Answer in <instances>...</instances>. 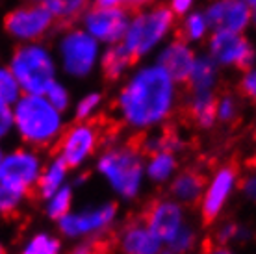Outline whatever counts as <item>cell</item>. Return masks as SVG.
<instances>
[{
    "label": "cell",
    "mask_w": 256,
    "mask_h": 254,
    "mask_svg": "<svg viewBox=\"0 0 256 254\" xmlns=\"http://www.w3.org/2000/svg\"><path fill=\"white\" fill-rule=\"evenodd\" d=\"M193 242H195V234H193L188 226H182V228L176 232V236L169 242V247L173 248L174 252L182 254L193 247Z\"/></svg>",
    "instance_id": "cell-33"
},
{
    "label": "cell",
    "mask_w": 256,
    "mask_h": 254,
    "mask_svg": "<svg viewBox=\"0 0 256 254\" xmlns=\"http://www.w3.org/2000/svg\"><path fill=\"white\" fill-rule=\"evenodd\" d=\"M122 124L148 128L160 124L174 108V82L160 65L138 70L121 89L116 100Z\"/></svg>",
    "instance_id": "cell-1"
},
{
    "label": "cell",
    "mask_w": 256,
    "mask_h": 254,
    "mask_svg": "<svg viewBox=\"0 0 256 254\" xmlns=\"http://www.w3.org/2000/svg\"><path fill=\"white\" fill-rule=\"evenodd\" d=\"M121 248L124 254H160V240L141 219L128 221L121 230Z\"/></svg>",
    "instance_id": "cell-18"
},
{
    "label": "cell",
    "mask_w": 256,
    "mask_h": 254,
    "mask_svg": "<svg viewBox=\"0 0 256 254\" xmlns=\"http://www.w3.org/2000/svg\"><path fill=\"white\" fill-rule=\"evenodd\" d=\"M67 169H69V167H67V164H65L62 158L52 160L45 169H41L38 186H36V193H38L41 198L52 197V195L62 188V184H64Z\"/></svg>",
    "instance_id": "cell-22"
},
{
    "label": "cell",
    "mask_w": 256,
    "mask_h": 254,
    "mask_svg": "<svg viewBox=\"0 0 256 254\" xmlns=\"http://www.w3.org/2000/svg\"><path fill=\"white\" fill-rule=\"evenodd\" d=\"M250 19L252 12L245 0H216L206 10V20L216 30L244 32Z\"/></svg>",
    "instance_id": "cell-14"
},
{
    "label": "cell",
    "mask_w": 256,
    "mask_h": 254,
    "mask_svg": "<svg viewBox=\"0 0 256 254\" xmlns=\"http://www.w3.org/2000/svg\"><path fill=\"white\" fill-rule=\"evenodd\" d=\"M10 69L17 78L22 93L28 95H45L48 86L56 80V65L52 54L38 43L15 46L10 58Z\"/></svg>",
    "instance_id": "cell-4"
},
{
    "label": "cell",
    "mask_w": 256,
    "mask_h": 254,
    "mask_svg": "<svg viewBox=\"0 0 256 254\" xmlns=\"http://www.w3.org/2000/svg\"><path fill=\"white\" fill-rule=\"evenodd\" d=\"M141 221L160 242L169 243L184 226V214L174 200H152L141 212Z\"/></svg>",
    "instance_id": "cell-11"
},
{
    "label": "cell",
    "mask_w": 256,
    "mask_h": 254,
    "mask_svg": "<svg viewBox=\"0 0 256 254\" xmlns=\"http://www.w3.org/2000/svg\"><path fill=\"white\" fill-rule=\"evenodd\" d=\"M254 138H256V132H254Z\"/></svg>",
    "instance_id": "cell-47"
},
{
    "label": "cell",
    "mask_w": 256,
    "mask_h": 254,
    "mask_svg": "<svg viewBox=\"0 0 256 254\" xmlns=\"http://www.w3.org/2000/svg\"><path fill=\"white\" fill-rule=\"evenodd\" d=\"M117 214L116 204H104L95 210H86L80 214H67L60 219V230L69 238L102 232Z\"/></svg>",
    "instance_id": "cell-15"
},
{
    "label": "cell",
    "mask_w": 256,
    "mask_h": 254,
    "mask_svg": "<svg viewBox=\"0 0 256 254\" xmlns=\"http://www.w3.org/2000/svg\"><path fill=\"white\" fill-rule=\"evenodd\" d=\"M48 200V206H46V214L50 219H62L64 216L69 214V208H70V200H72V193H70L69 188H60L52 197L46 198Z\"/></svg>",
    "instance_id": "cell-27"
},
{
    "label": "cell",
    "mask_w": 256,
    "mask_h": 254,
    "mask_svg": "<svg viewBox=\"0 0 256 254\" xmlns=\"http://www.w3.org/2000/svg\"><path fill=\"white\" fill-rule=\"evenodd\" d=\"M192 4H193V0H171V10H173V13L174 15H184V13L192 8Z\"/></svg>",
    "instance_id": "cell-38"
},
{
    "label": "cell",
    "mask_w": 256,
    "mask_h": 254,
    "mask_svg": "<svg viewBox=\"0 0 256 254\" xmlns=\"http://www.w3.org/2000/svg\"><path fill=\"white\" fill-rule=\"evenodd\" d=\"M20 254H60V242L46 234H38L22 247Z\"/></svg>",
    "instance_id": "cell-29"
},
{
    "label": "cell",
    "mask_w": 256,
    "mask_h": 254,
    "mask_svg": "<svg viewBox=\"0 0 256 254\" xmlns=\"http://www.w3.org/2000/svg\"><path fill=\"white\" fill-rule=\"evenodd\" d=\"M143 154L130 143L108 148L98 160V171L102 172L112 188L124 198L138 195L143 180Z\"/></svg>",
    "instance_id": "cell-5"
},
{
    "label": "cell",
    "mask_w": 256,
    "mask_h": 254,
    "mask_svg": "<svg viewBox=\"0 0 256 254\" xmlns=\"http://www.w3.org/2000/svg\"><path fill=\"white\" fill-rule=\"evenodd\" d=\"M136 62L132 60V56L126 52L124 46H110L108 50L104 52L102 56V76L104 80H108V82H116L119 78L124 74V70L128 67H132Z\"/></svg>",
    "instance_id": "cell-23"
},
{
    "label": "cell",
    "mask_w": 256,
    "mask_h": 254,
    "mask_svg": "<svg viewBox=\"0 0 256 254\" xmlns=\"http://www.w3.org/2000/svg\"><path fill=\"white\" fill-rule=\"evenodd\" d=\"M254 22H256V15H254Z\"/></svg>",
    "instance_id": "cell-46"
},
{
    "label": "cell",
    "mask_w": 256,
    "mask_h": 254,
    "mask_svg": "<svg viewBox=\"0 0 256 254\" xmlns=\"http://www.w3.org/2000/svg\"><path fill=\"white\" fill-rule=\"evenodd\" d=\"M206 30H208V20H206L204 13H192L176 30V39L186 41V43L198 41V39H202Z\"/></svg>",
    "instance_id": "cell-24"
},
{
    "label": "cell",
    "mask_w": 256,
    "mask_h": 254,
    "mask_svg": "<svg viewBox=\"0 0 256 254\" xmlns=\"http://www.w3.org/2000/svg\"><path fill=\"white\" fill-rule=\"evenodd\" d=\"M173 10L167 6H156L150 12L136 15V19L128 24L124 43H122V46L126 48L134 62L152 50L166 38L173 26Z\"/></svg>",
    "instance_id": "cell-6"
},
{
    "label": "cell",
    "mask_w": 256,
    "mask_h": 254,
    "mask_svg": "<svg viewBox=\"0 0 256 254\" xmlns=\"http://www.w3.org/2000/svg\"><path fill=\"white\" fill-rule=\"evenodd\" d=\"M152 0H95V6L100 8H122L128 13H138L143 6Z\"/></svg>",
    "instance_id": "cell-34"
},
{
    "label": "cell",
    "mask_w": 256,
    "mask_h": 254,
    "mask_svg": "<svg viewBox=\"0 0 256 254\" xmlns=\"http://www.w3.org/2000/svg\"><path fill=\"white\" fill-rule=\"evenodd\" d=\"M174 169H176V160H174L173 152H158L150 156L147 172L154 182H166L167 178L173 174Z\"/></svg>",
    "instance_id": "cell-25"
},
{
    "label": "cell",
    "mask_w": 256,
    "mask_h": 254,
    "mask_svg": "<svg viewBox=\"0 0 256 254\" xmlns=\"http://www.w3.org/2000/svg\"><path fill=\"white\" fill-rule=\"evenodd\" d=\"M238 117V104L234 100V96L230 95H221L218 104V119L223 122H232L236 121Z\"/></svg>",
    "instance_id": "cell-32"
},
{
    "label": "cell",
    "mask_w": 256,
    "mask_h": 254,
    "mask_svg": "<svg viewBox=\"0 0 256 254\" xmlns=\"http://www.w3.org/2000/svg\"><path fill=\"white\" fill-rule=\"evenodd\" d=\"M32 2H38V4H45L46 0H32Z\"/></svg>",
    "instance_id": "cell-45"
},
{
    "label": "cell",
    "mask_w": 256,
    "mask_h": 254,
    "mask_svg": "<svg viewBox=\"0 0 256 254\" xmlns=\"http://www.w3.org/2000/svg\"><path fill=\"white\" fill-rule=\"evenodd\" d=\"M13 132V106L0 100V143Z\"/></svg>",
    "instance_id": "cell-35"
},
{
    "label": "cell",
    "mask_w": 256,
    "mask_h": 254,
    "mask_svg": "<svg viewBox=\"0 0 256 254\" xmlns=\"http://www.w3.org/2000/svg\"><path fill=\"white\" fill-rule=\"evenodd\" d=\"M98 41L90 32L69 28L60 41L62 67L69 76H88L96 64Z\"/></svg>",
    "instance_id": "cell-9"
},
{
    "label": "cell",
    "mask_w": 256,
    "mask_h": 254,
    "mask_svg": "<svg viewBox=\"0 0 256 254\" xmlns=\"http://www.w3.org/2000/svg\"><path fill=\"white\" fill-rule=\"evenodd\" d=\"M52 24H54V17L48 12V8L38 2L13 8L4 15V20H2L4 32L10 38L22 43H34L41 39L48 34Z\"/></svg>",
    "instance_id": "cell-8"
},
{
    "label": "cell",
    "mask_w": 256,
    "mask_h": 254,
    "mask_svg": "<svg viewBox=\"0 0 256 254\" xmlns=\"http://www.w3.org/2000/svg\"><path fill=\"white\" fill-rule=\"evenodd\" d=\"M116 245H117V236L110 234L82 243L80 247H76L70 254H112Z\"/></svg>",
    "instance_id": "cell-28"
},
{
    "label": "cell",
    "mask_w": 256,
    "mask_h": 254,
    "mask_svg": "<svg viewBox=\"0 0 256 254\" xmlns=\"http://www.w3.org/2000/svg\"><path fill=\"white\" fill-rule=\"evenodd\" d=\"M20 95H22V89H20L12 69L10 67H0V100L13 106L20 98Z\"/></svg>",
    "instance_id": "cell-26"
},
{
    "label": "cell",
    "mask_w": 256,
    "mask_h": 254,
    "mask_svg": "<svg viewBox=\"0 0 256 254\" xmlns=\"http://www.w3.org/2000/svg\"><path fill=\"white\" fill-rule=\"evenodd\" d=\"M240 95L245 96L247 100L250 102H256V69H249L245 72V76L242 78V82H240Z\"/></svg>",
    "instance_id": "cell-37"
},
{
    "label": "cell",
    "mask_w": 256,
    "mask_h": 254,
    "mask_svg": "<svg viewBox=\"0 0 256 254\" xmlns=\"http://www.w3.org/2000/svg\"><path fill=\"white\" fill-rule=\"evenodd\" d=\"M162 254H178V252H174L173 248H167V250H164Z\"/></svg>",
    "instance_id": "cell-44"
},
{
    "label": "cell",
    "mask_w": 256,
    "mask_h": 254,
    "mask_svg": "<svg viewBox=\"0 0 256 254\" xmlns=\"http://www.w3.org/2000/svg\"><path fill=\"white\" fill-rule=\"evenodd\" d=\"M204 254H232V252L224 247H206Z\"/></svg>",
    "instance_id": "cell-40"
},
{
    "label": "cell",
    "mask_w": 256,
    "mask_h": 254,
    "mask_svg": "<svg viewBox=\"0 0 256 254\" xmlns=\"http://www.w3.org/2000/svg\"><path fill=\"white\" fill-rule=\"evenodd\" d=\"M206 190V176L198 171H184L173 180L171 184V195L176 198V202L195 206L202 200Z\"/></svg>",
    "instance_id": "cell-19"
},
{
    "label": "cell",
    "mask_w": 256,
    "mask_h": 254,
    "mask_svg": "<svg viewBox=\"0 0 256 254\" xmlns=\"http://www.w3.org/2000/svg\"><path fill=\"white\" fill-rule=\"evenodd\" d=\"M98 104H100V95H98V93H90V95H86L82 100L78 102L76 119H80V121L88 119V117H90V115L96 110Z\"/></svg>",
    "instance_id": "cell-36"
},
{
    "label": "cell",
    "mask_w": 256,
    "mask_h": 254,
    "mask_svg": "<svg viewBox=\"0 0 256 254\" xmlns=\"http://www.w3.org/2000/svg\"><path fill=\"white\" fill-rule=\"evenodd\" d=\"M238 180V167L236 166H224L221 167L216 176L208 186V190L202 195L200 200V216L204 224H212L218 219L219 212L223 210L226 198L230 197L232 190Z\"/></svg>",
    "instance_id": "cell-13"
},
{
    "label": "cell",
    "mask_w": 256,
    "mask_h": 254,
    "mask_svg": "<svg viewBox=\"0 0 256 254\" xmlns=\"http://www.w3.org/2000/svg\"><path fill=\"white\" fill-rule=\"evenodd\" d=\"M45 96L50 100L52 106L56 110H60V112L67 110V106H69V91L62 84L56 82V80L48 86V89L45 91Z\"/></svg>",
    "instance_id": "cell-31"
},
{
    "label": "cell",
    "mask_w": 256,
    "mask_h": 254,
    "mask_svg": "<svg viewBox=\"0 0 256 254\" xmlns=\"http://www.w3.org/2000/svg\"><path fill=\"white\" fill-rule=\"evenodd\" d=\"M22 200H24L22 195L15 193V191L6 188L4 184H0V217L2 219L15 216L19 212Z\"/></svg>",
    "instance_id": "cell-30"
},
{
    "label": "cell",
    "mask_w": 256,
    "mask_h": 254,
    "mask_svg": "<svg viewBox=\"0 0 256 254\" xmlns=\"http://www.w3.org/2000/svg\"><path fill=\"white\" fill-rule=\"evenodd\" d=\"M0 254H8L6 247H4V243H2V242H0Z\"/></svg>",
    "instance_id": "cell-42"
},
{
    "label": "cell",
    "mask_w": 256,
    "mask_h": 254,
    "mask_svg": "<svg viewBox=\"0 0 256 254\" xmlns=\"http://www.w3.org/2000/svg\"><path fill=\"white\" fill-rule=\"evenodd\" d=\"M41 160L32 148L19 146L2 154L0 160V184L22 197L34 195L41 174Z\"/></svg>",
    "instance_id": "cell-7"
},
{
    "label": "cell",
    "mask_w": 256,
    "mask_h": 254,
    "mask_svg": "<svg viewBox=\"0 0 256 254\" xmlns=\"http://www.w3.org/2000/svg\"><path fill=\"white\" fill-rule=\"evenodd\" d=\"M216 82H218V67H216V62L212 58L200 56L195 60L192 76H190V80H188V84L184 88H186V93L210 91V89H214Z\"/></svg>",
    "instance_id": "cell-21"
},
{
    "label": "cell",
    "mask_w": 256,
    "mask_h": 254,
    "mask_svg": "<svg viewBox=\"0 0 256 254\" xmlns=\"http://www.w3.org/2000/svg\"><path fill=\"white\" fill-rule=\"evenodd\" d=\"M219 95L214 91H195L188 93V100L180 110L184 119L198 128H210L218 119Z\"/></svg>",
    "instance_id": "cell-17"
},
{
    "label": "cell",
    "mask_w": 256,
    "mask_h": 254,
    "mask_svg": "<svg viewBox=\"0 0 256 254\" xmlns=\"http://www.w3.org/2000/svg\"><path fill=\"white\" fill-rule=\"evenodd\" d=\"M195 52L188 46L186 41L174 39L171 44H167L166 48L158 56V65L166 70L169 76L173 78V82L186 86L190 76H192L193 65H195Z\"/></svg>",
    "instance_id": "cell-16"
},
{
    "label": "cell",
    "mask_w": 256,
    "mask_h": 254,
    "mask_svg": "<svg viewBox=\"0 0 256 254\" xmlns=\"http://www.w3.org/2000/svg\"><path fill=\"white\" fill-rule=\"evenodd\" d=\"M13 130L32 148L54 145L62 134V112L45 95H20L13 104Z\"/></svg>",
    "instance_id": "cell-2"
},
{
    "label": "cell",
    "mask_w": 256,
    "mask_h": 254,
    "mask_svg": "<svg viewBox=\"0 0 256 254\" xmlns=\"http://www.w3.org/2000/svg\"><path fill=\"white\" fill-rule=\"evenodd\" d=\"M244 191L245 195L252 200H256V174H250L244 180Z\"/></svg>",
    "instance_id": "cell-39"
},
{
    "label": "cell",
    "mask_w": 256,
    "mask_h": 254,
    "mask_svg": "<svg viewBox=\"0 0 256 254\" xmlns=\"http://www.w3.org/2000/svg\"><path fill=\"white\" fill-rule=\"evenodd\" d=\"M245 2H247L250 8H256V0H245Z\"/></svg>",
    "instance_id": "cell-43"
},
{
    "label": "cell",
    "mask_w": 256,
    "mask_h": 254,
    "mask_svg": "<svg viewBox=\"0 0 256 254\" xmlns=\"http://www.w3.org/2000/svg\"><path fill=\"white\" fill-rule=\"evenodd\" d=\"M247 166H249L250 169H256V154L249 160V162H247Z\"/></svg>",
    "instance_id": "cell-41"
},
{
    "label": "cell",
    "mask_w": 256,
    "mask_h": 254,
    "mask_svg": "<svg viewBox=\"0 0 256 254\" xmlns=\"http://www.w3.org/2000/svg\"><path fill=\"white\" fill-rule=\"evenodd\" d=\"M119 130V121L106 115H98L91 121L78 122L60 134L54 150L58 152V158L67 164V167H78L95 152L96 146L116 138Z\"/></svg>",
    "instance_id": "cell-3"
},
{
    "label": "cell",
    "mask_w": 256,
    "mask_h": 254,
    "mask_svg": "<svg viewBox=\"0 0 256 254\" xmlns=\"http://www.w3.org/2000/svg\"><path fill=\"white\" fill-rule=\"evenodd\" d=\"M210 58L216 64L228 65L238 70H247L254 64L256 52L249 39L244 38L242 32L216 30V34L208 41Z\"/></svg>",
    "instance_id": "cell-10"
},
{
    "label": "cell",
    "mask_w": 256,
    "mask_h": 254,
    "mask_svg": "<svg viewBox=\"0 0 256 254\" xmlns=\"http://www.w3.org/2000/svg\"><path fill=\"white\" fill-rule=\"evenodd\" d=\"M128 15L130 13L122 8H100L95 6L86 13L84 26L96 41L102 43H117L124 38L128 28Z\"/></svg>",
    "instance_id": "cell-12"
},
{
    "label": "cell",
    "mask_w": 256,
    "mask_h": 254,
    "mask_svg": "<svg viewBox=\"0 0 256 254\" xmlns=\"http://www.w3.org/2000/svg\"><path fill=\"white\" fill-rule=\"evenodd\" d=\"M90 2L91 0H46L45 6L52 13L56 26L62 30L74 24L78 17L88 10Z\"/></svg>",
    "instance_id": "cell-20"
}]
</instances>
